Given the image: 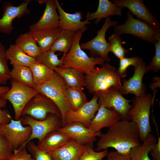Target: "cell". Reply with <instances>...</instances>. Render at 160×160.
<instances>
[{"mask_svg":"<svg viewBox=\"0 0 160 160\" xmlns=\"http://www.w3.org/2000/svg\"><path fill=\"white\" fill-rule=\"evenodd\" d=\"M120 36L114 33L108 38L110 44V52L112 53L118 58L120 59L125 57L128 50L124 48L121 45Z\"/></svg>","mask_w":160,"mask_h":160,"instance_id":"35","label":"cell"},{"mask_svg":"<svg viewBox=\"0 0 160 160\" xmlns=\"http://www.w3.org/2000/svg\"><path fill=\"white\" fill-rule=\"evenodd\" d=\"M64 132L72 139L83 145L93 146V143L102 132H95L82 124L73 122L66 124L58 129Z\"/></svg>","mask_w":160,"mask_h":160,"instance_id":"17","label":"cell"},{"mask_svg":"<svg viewBox=\"0 0 160 160\" xmlns=\"http://www.w3.org/2000/svg\"><path fill=\"white\" fill-rule=\"evenodd\" d=\"M155 52L150 63L146 67V73L150 70L157 72L160 69V38L154 44Z\"/></svg>","mask_w":160,"mask_h":160,"instance_id":"39","label":"cell"},{"mask_svg":"<svg viewBox=\"0 0 160 160\" xmlns=\"http://www.w3.org/2000/svg\"><path fill=\"white\" fill-rule=\"evenodd\" d=\"M40 3H45V8L40 19L31 25L28 32L32 33L40 30L50 29L59 27V17L56 9L55 0L37 1Z\"/></svg>","mask_w":160,"mask_h":160,"instance_id":"18","label":"cell"},{"mask_svg":"<svg viewBox=\"0 0 160 160\" xmlns=\"http://www.w3.org/2000/svg\"><path fill=\"white\" fill-rule=\"evenodd\" d=\"M33 88L49 98L56 105L61 113L63 125L65 115L71 108L66 98L67 85L63 78L55 72L50 79Z\"/></svg>","mask_w":160,"mask_h":160,"instance_id":"5","label":"cell"},{"mask_svg":"<svg viewBox=\"0 0 160 160\" xmlns=\"http://www.w3.org/2000/svg\"><path fill=\"white\" fill-rule=\"evenodd\" d=\"M98 102L105 108L114 110L120 115L121 120H131L128 114L132 106L131 100L124 97L120 92L114 87L94 93Z\"/></svg>","mask_w":160,"mask_h":160,"instance_id":"9","label":"cell"},{"mask_svg":"<svg viewBox=\"0 0 160 160\" xmlns=\"http://www.w3.org/2000/svg\"><path fill=\"white\" fill-rule=\"evenodd\" d=\"M15 44L28 55L35 58L41 51L31 33L22 34L16 39Z\"/></svg>","mask_w":160,"mask_h":160,"instance_id":"28","label":"cell"},{"mask_svg":"<svg viewBox=\"0 0 160 160\" xmlns=\"http://www.w3.org/2000/svg\"><path fill=\"white\" fill-rule=\"evenodd\" d=\"M6 49L0 40V86L6 85L11 79L10 70L6 54Z\"/></svg>","mask_w":160,"mask_h":160,"instance_id":"34","label":"cell"},{"mask_svg":"<svg viewBox=\"0 0 160 160\" xmlns=\"http://www.w3.org/2000/svg\"><path fill=\"white\" fill-rule=\"evenodd\" d=\"M31 1H25L17 6H14L9 1L4 2L3 7L2 16L0 18V32L9 34L12 32L13 30L12 23L14 20L30 13L28 6Z\"/></svg>","mask_w":160,"mask_h":160,"instance_id":"15","label":"cell"},{"mask_svg":"<svg viewBox=\"0 0 160 160\" xmlns=\"http://www.w3.org/2000/svg\"><path fill=\"white\" fill-rule=\"evenodd\" d=\"M49 113L56 114L62 119L60 111L54 103L39 92L25 106L22 111L21 117L28 115L36 119L43 120Z\"/></svg>","mask_w":160,"mask_h":160,"instance_id":"10","label":"cell"},{"mask_svg":"<svg viewBox=\"0 0 160 160\" xmlns=\"http://www.w3.org/2000/svg\"><path fill=\"white\" fill-rule=\"evenodd\" d=\"M140 58V57L135 56L131 57H124L119 59V65L116 71L121 78L126 76L127 68L131 65L134 67Z\"/></svg>","mask_w":160,"mask_h":160,"instance_id":"37","label":"cell"},{"mask_svg":"<svg viewBox=\"0 0 160 160\" xmlns=\"http://www.w3.org/2000/svg\"><path fill=\"white\" fill-rule=\"evenodd\" d=\"M11 87L1 97L8 100L14 110L15 119L21 118L24 108L30 101L39 92L36 89L11 79Z\"/></svg>","mask_w":160,"mask_h":160,"instance_id":"7","label":"cell"},{"mask_svg":"<svg viewBox=\"0 0 160 160\" xmlns=\"http://www.w3.org/2000/svg\"><path fill=\"white\" fill-rule=\"evenodd\" d=\"M157 141V138L150 133L140 145L132 148L129 155L131 160H153L148 156L150 151Z\"/></svg>","mask_w":160,"mask_h":160,"instance_id":"27","label":"cell"},{"mask_svg":"<svg viewBox=\"0 0 160 160\" xmlns=\"http://www.w3.org/2000/svg\"><path fill=\"white\" fill-rule=\"evenodd\" d=\"M55 52L49 50L41 52L35 58L36 62L43 64L53 69L54 68L60 67L63 64L64 56L59 59Z\"/></svg>","mask_w":160,"mask_h":160,"instance_id":"33","label":"cell"},{"mask_svg":"<svg viewBox=\"0 0 160 160\" xmlns=\"http://www.w3.org/2000/svg\"><path fill=\"white\" fill-rule=\"evenodd\" d=\"M112 2L122 9L126 7L137 19L148 24L160 32V25L157 19L149 11L142 0H113Z\"/></svg>","mask_w":160,"mask_h":160,"instance_id":"13","label":"cell"},{"mask_svg":"<svg viewBox=\"0 0 160 160\" xmlns=\"http://www.w3.org/2000/svg\"><path fill=\"white\" fill-rule=\"evenodd\" d=\"M127 15L125 23L113 26L115 33L119 36L124 34L132 35L154 44L160 38V32L156 31L145 23L135 18L129 11L127 12Z\"/></svg>","mask_w":160,"mask_h":160,"instance_id":"6","label":"cell"},{"mask_svg":"<svg viewBox=\"0 0 160 160\" xmlns=\"http://www.w3.org/2000/svg\"><path fill=\"white\" fill-rule=\"evenodd\" d=\"M7 160H33L31 155L26 149V145H22L17 149L13 150V153Z\"/></svg>","mask_w":160,"mask_h":160,"instance_id":"41","label":"cell"},{"mask_svg":"<svg viewBox=\"0 0 160 160\" xmlns=\"http://www.w3.org/2000/svg\"><path fill=\"white\" fill-rule=\"evenodd\" d=\"M85 31L82 29L76 32L71 48L63 54V64L60 67L74 68L87 75L94 70L96 65H102L105 63V61L102 57H89L81 48L80 41Z\"/></svg>","mask_w":160,"mask_h":160,"instance_id":"2","label":"cell"},{"mask_svg":"<svg viewBox=\"0 0 160 160\" xmlns=\"http://www.w3.org/2000/svg\"><path fill=\"white\" fill-rule=\"evenodd\" d=\"M121 78L116 68L108 63L96 68L84 76V86L89 93L106 90L114 87L120 92L122 88Z\"/></svg>","mask_w":160,"mask_h":160,"instance_id":"3","label":"cell"},{"mask_svg":"<svg viewBox=\"0 0 160 160\" xmlns=\"http://www.w3.org/2000/svg\"><path fill=\"white\" fill-rule=\"evenodd\" d=\"M2 126L1 125H0V132L2 129Z\"/></svg>","mask_w":160,"mask_h":160,"instance_id":"47","label":"cell"},{"mask_svg":"<svg viewBox=\"0 0 160 160\" xmlns=\"http://www.w3.org/2000/svg\"><path fill=\"white\" fill-rule=\"evenodd\" d=\"M157 91L156 90H154L152 97L150 94H147L142 97L136 96L128 114L130 120L138 127L141 143L152 132L150 121V108L154 103Z\"/></svg>","mask_w":160,"mask_h":160,"instance_id":"4","label":"cell"},{"mask_svg":"<svg viewBox=\"0 0 160 160\" xmlns=\"http://www.w3.org/2000/svg\"><path fill=\"white\" fill-rule=\"evenodd\" d=\"M146 65L140 57L136 65L134 67V74L128 79H124L120 91L122 95L133 94L136 97H142L146 94V88L143 83L144 75L146 73Z\"/></svg>","mask_w":160,"mask_h":160,"instance_id":"14","label":"cell"},{"mask_svg":"<svg viewBox=\"0 0 160 160\" xmlns=\"http://www.w3.org/2000/svg\"><path fill=\"white\" fill-rule=\"evenodd\" d=\"M95 151L99 152L113 148L119 153L129 154L130 150L141 144L138 127L131 120H121L99 137Z\"/></svg>","mask_w":160,"mask_h":160,"instance_id":"1","label":"cell"},{"mask_svg":"<svg viewBox=\"0 0 160 160\" xmlns=\"http://www.w3.org/2000/svg\"><path fill=\"white\" fill-rule=\"evenodd\" d=\"M55 0L59 13V27L63 30L76 32L81 30L87 29L86 25L90 24L91 22L87 19L81 21L83 19L81 11L72 14L67 13L63 9L59 1Z\"/></svg>","mask_w":160,"mask_h":160,"instance_id":"19","label":"cell"},{"mask_svg":"<svg viewBox=\"0 0 160 160\" xmlns=\"http://www.w3.org/2000/svg\"><path fill=\"white\" fill-rule=\"evenodd\" d=\"M70 139L67 134L57 130L49 133L38 142L37 145L41 149L50 153L62 147Z\"/></svg>","mask_w":160,"mask_h":160,"instance_id":"24","label":"cell"},{"mask_svg":"<svg viewBox=\"0 0 160 160\" xmlns=\"http://www.w3.org/2000/svg\"><path fill=\"white\" fill-rule=\"evenodd\" d=\"M1 1L0 0V3L1 2Z\"/></svg>","mask_w":160,"mask_h":160,"instance_id":"48","label":"cell"},{"mask_svg":"<svg viewBox=\"0 0 160 160\" xmlns=\"http://www.w3.org/2000/svg\"><path fill=\"white\" fill-rule=\"evenodd\" d=\"M86 148L79 160H102L106 156L108 150L96 151L93 146L86 145Z\"/></svg>","mask_w":160,"mask_h":160,"instance_id":"38","label":"cell"},{"mask_svg":"<svg viewBox=\"0 0 160 160\" xmlns=\"http://www.w3.org/2000/svg\"><path fill=\"white\" fill-rule=\"evenodd\" d=\"M97 111L88 127L95 132H100L102 128H109L121 120V116L117 112L108 109L101 104H100Z\"/></svg>","mask_w":160,"mask_h":160,"instance_id":"20","label":"cell"},{"mask_svg":"<svg viewBox=\"0 0 160 160\" xmlns=\"http://www.w3.org/2000/svg\"><path fill=\"white\" fill-rule=\"evenodd\" d=\"M66 98L70 108L75 111L88 101L82 89L71 87L67 86Z\"/></svg>","mask_w":160,"mask_h":160,"instance_id":"32","label":"cell"},{"mask_svg":"<svg viewBox=\"0 0 160 160\" xmlns=\"http://www.w3.org/2000/svg\"><path fill=\"white\" fill-rule=\"evenodd\" d=\"M86 147V145L71 139L63 146L49 153L53 160H79Z\"/></svg>","mask_w":160,"mask_h":160,"instance_id":"21","label":"cell"},{"mask_svg":"<svg viewBox=\"0 0 160 160\" xmlns=\"http://www.w3.org/2000/svg\"><path fill=\"white\" fill-rule=\"evenodd\" d=\"M105 160H131L129 154L124 155L117 151H111L108 153Z\"/></svg>","mask_w":160,"mask_h":160,"instance_id":"44","label":"cell"},{"mask_svg":"<svg viewBox=\"0 0 160 160\" xmlns=\"http://www.w3.org/2000/svg\"><path fill=\"white\" fill-rule=\"evenodd\" d=\"M76 32L63 30L52 45L50 50L67 53L72 47Z\"/></svg>","mask_w":160,"mask_h":160,"instance_id":"31","label":"cell"},{"mask_svg":"<svg viewBox=\"0 0 160 160\" xmlns=\"http://www.w3.org/2000/svg\"><path fill=\"white\" fill-rule=\"evenodd\" d=\"M122 9L108 0H99L98 8L93 13L88 12L85 17L90 20L95 19V23L97 24L104 18L111 16H121Z\"/></svg>","mask_w":160,"mask_h":160,"instance_id":"22","label":"cell"},{"mask_svg":"<svg viewBox=\"0 0 160 160\" xmlns=\"http://www.w3.org/2000/svg\"><path fill=\"white\" fill-rule=\"evenodd\" d=\"M29 67L33 74L34 87L47 81L53 77L55 73L54 70L44 64L36 62Z\"/></svg>","mask_w":160,"mask_h":160,"instance_id":"29","label":"cell"},{"mask_svg":"<svg viewBox=\"0 0 160 160\" xmlns=\"http://www.w3.org/2000/svg\"><path fill=\"white\" fill-rule=\"evenodd\" d=\"M1 125L2 128L0 133L5 137L13 150L17 149L20 146L26 145L32 130L30 126L23 125L21 118L18 120L12 119L9 123Z\"/></svg>","mask_w":160,"mask_h":160,"instance_id":"12","label":"cell"},{"mask_svg":"<svg viewBox=\"0 0 160 160\" xmlns=\"http://www.w3.org/2000/svg\"><path fill=\"white\" fill-rule=\"evenodd\" d=\"M6 54L8 60L11 64L29 67L36 62L35 59L24 52L15 44H10L6 50Z\"/></svg>","mask_w":160,"mask_h":160,"instance_id":"26","label":"cell"},{"mask_svg":"<svg viewBox=\"0 0 160 160\" xmlns=\"http://www.w3.org/2000/svg\"><path fill=\"white\" fill-rule=\"evenodd\" d=\"M8 86H0V97H1L9 89Z\"/></svg>","mask_w":160,"mask_h":160,"instance_id":"46","label":"cell"},{"mask_svg":"<svg viewBox=\"0 0 160 160\" xmlns=\"http://www.w3.org/2000/svg\"><path fill=\"white\" fill-rule=\"evenodd\" d=\"M10 77L13 79L32 88L34 87L32 72L28 67L12 65Z\"/></svg>","mask_w":160,"mask_h":160,"instance_id":"30","label":"cell"},{"mask_svg":"<svg viewBox=\"0 0 160 160\" xmlns=\"http://www.w3.org/2000/svg\"><path fill=\"white\" fill-rule=\"evenodd\" d=\"M26 148L33 160H53L49 153L41 149L31 141L27 143Z\"/></svg>","mask_w":160,"mask_h":160,"instance_id":"36","label":"cell"},{"mask_svg":"<svg viewBox=\"0 0 160 160\" xmlns=\"http://www.w3.org/2000/svg\"><path fill=\"white\" fill-rule=\"evenodd\" d=\"M64 79L67 86L77 89H82L84 86V73L71 68L57 67L53 69Z\"/></svg>","mask_w":160,"mask_h":160,"instance_id":"25","label":"cell"},{"mask_svg":"<svg viewBox=\"0 0 160 160\" xmlns=\"http://www.w3.org/2000/svg\"><path fill=\"white\" fill-rule=\"evenodd\" d=\"M118 23L117 21L111 20L110 17L105 18L102 27L97 32L96 36L90 41L81 44V48L89 50L92 56L101 57L108 63L110 62L111 60L108 56L110 44L106 41L105 35L110 27L117 25Z\"/></svg>","mask_w":160,"mask_h":160,"instance_id":"11","label":"cell"},{"mask_svg":"<svg viewBox=\"0 0 160 160\" xmlns=\"http://www.w3.org/2000/svg\"><path fill=\"white\" fill-rule=\"evenodd\" d=\"M63 30L60 27L40 30L31 33L41 52L50 50L55 40L60 35Z\"/></svg>","mask_w":160,"mask_h":160,"instance_id":"23","label":"cell"},{"mask_svg":"<svg viewBox=\"0 0 160 160\" xmlns=\"http://www.w3.org/2000/svg\"><path fill=\"white\" fill-rule=\"evenodd\" d=\"M7 100L2 98L0 97V125L9 123L12 117L8 112L2 109L6 106Z\"/></svg>","mask_w":160,"mask_h":160,"instance_id":"42","label":"cell"},{"mask_svg":"<svg viewBox=\"0 0 160 160\" xmlns=\"http://www.w3.org/2000/svg\"><path fill=\"white\" fill-rule=\"evenodd\" d=\"M153 121L156 127L158 135V138L157 142L150 152L153 160H160V137L156 122L154 119L153 120Z\"/></svg>","mask_w":160,"mask_h":160,"instance_id":"43","label":"cell"},{"mask_svg":"<svg viewBox=\"0 0 160 160\" xmlns=\"http://www.w3.org/2000/svg\"><path fill=\"white\" fill-rule=\"evenodd\" d=\"M97 97L94 94L89 101L77 110L74 111L71 109L65 115L63 127L71 123L78 122L88 127L100 106Z\"/></svg>","mask_w":160,"mask_h":160,"instance_id":"16","label":"cell"},{"mask_svg":"<svg viewBox=\"0 0 160 160\" xmlns=\"http://www.w3.org/2000/svg\"><path fill=\"white\" fill-rule=\"evenodd\" d=\"M153 82L151 84L150 88L154 91L156 88L160 87V77L156 76L153 78Z\"/></svg>","mask_w":160,"mask_h":160,"instance_id":"45","label":"cell"},{"mask_svg":"<svg viewBox=\"0 0 160 160\" xmlns=\"http://www.w3.org/2000/svg\"><path fill=\"white\" fill-rule=\"evenodd\" d=\"M13 149L5 137L0 133V160H7L13 153Z\"/></svg>","mask_w":160,"mask_h":160,"instance_id":"40","label":"cell"},{"mask_svg":"<svg viewBox=\"0 0 160 160\" xmlns=\"http://www.w3.org/2000/svg\"><path fill=\"white\" fill-rule=\"evenodd\" d=\"M21 119L23 125L30 126L32 130L31 136L26 145L34 139H37L39 142L40 141L49 133L63 127L62 119L53 113L49 114L43 120L36 119L28 115L22 117Z\"/></svg>","mask_w":160,"mask_h":160,"instance_id":"8","label":"cell"}]
</instances>
